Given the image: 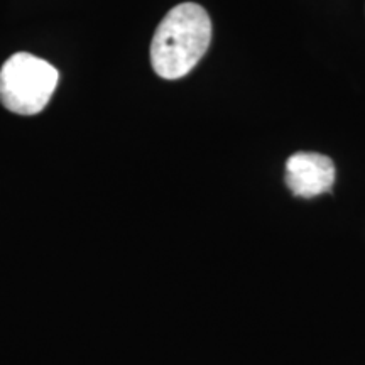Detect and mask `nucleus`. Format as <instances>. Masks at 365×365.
Returning a JSON list of instances; mask_svg holds the SVG:
<instances>
[{
  "label": "nucleus",
  "instance_id": "1",
  "mask_svg": "<svg viewBox=\"0 0 365 365\" xmlns=\"http://www.w3.org/2000/svg\"><path fill=\"white\" fill-rule=\"evenodd\" d=\"M212 43V21L198 4H180L159 22L153 43L150 63L164 80L186 76L205 56Z\"/></svg>",
  "mask_w": 365,
  "mask_h": 365
},
{
  "label": "nucleus",
  "instance_id": "2",
  "mask_svg": "<svg viewBox=\"0 0 365 365\" xmlns=\"http://www.w3.org/2000/svg\"><path fill=\"white\" fill-rule=\"evenodd\" d=\"M59 73L34 54L16 53L0 68V102L17 115L43 112L56 90Z\"/></svg>",
  "mask_w": 365,
  "mask_h": 365
},
{
  "label": "nucleus",
  "instance_id": "3",
  "mask_svg": "<svg viewBox=\"0 0 365 365\" xmlns=\"http://www.w3.org/2000/svg\"><path fill=\"white\" fill-rule=\"evenodd\" d=\"M335 182V164L318 153H296L286 163V186L299 198L330 193Z\"/></svg>",
  "mask_w": 365,
  "mask_h": 365
}]
</instances>
